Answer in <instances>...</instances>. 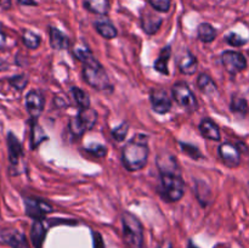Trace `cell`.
I'll return each mask as SVG.
<instances>
[{
	"label": "cell",
	"instance_id": "1",
	"mask_svg": "<svg viewBox=\"0 0 249 248\" xmlns=\"http://www.w3.org/2000/svg\"><path fill=\"white\" fill-rule=\"evenodd\" d=\"M148 159V147L146 138L139 134L136 138L129 141L123 148L122 162L129 172H138L142 169Z\"/></svg>",
	"mask_w": 249,
	"mask_h": 248
},
{
	"label": "cell",
	"instance_id": "2",
	"mask_svg": "<svg viewBox=\"0 0 249 248\" xmlns=\"http://www.w3.org/2000/svg\"><path fill=\"white\" fill-rule=\"evenodd\" d=\"M83 75H84L85 82L94 89L100 90V91H107L112 89L106 71L104 70L99 61L95 60L94 56L84 62Z\"/></svg>",
	"mask_w": 249,
	"mask_h": 248
},
{
	"label": "cell",
	"instance_id": "3",
	"mask_svg": "<svg viewBox=\"0 0 249 248\" xmlns=\"http://www.w3.org/2000/svg\"><path fill=\"white\" fill-rule=\"evenodd\" d=\"M123 223V238L128 248H142L143 230L140 220L129 212H124L122 215Z\"/></svg>",
	"mask_w": 249,
	"mask_h": 248
},
{
	"label": "cell",
	"instance_id": "4",
	"mask_svg": "<svg viewBox=\"0 0 249 248\" xmlns=\"http://www.w3.org/2000/svg\"><path fill=\"white\" fill-rule=\"evenodd\" d=\"M160 191L167 201H179L185 194L184 180L178 173L177 174H160Z\"/></svg>",
	"mask_w": 249,
	"mask_h": 248
},
{
	"label": "cell",
	"instance_id": "5",
	"mask_svg": "<svg viewBox=\"0 0 249 248\" xmlns=\"http://www.w3.org/2000/svg\"><path fill=\"white\" fill-rule=\"evenodd\" d=\"M97 121V113L92 108H80L79 113L71 118L70 130L74 136H82L87 130L94 128Z\"/></svg>",
	"mask_w": 249,
	"mask_h": 248
},
{
	"label": "cell",
	"instance_id": "6",
	"mask_svg": "<svg viewBox=\"0 0 249 248\" xmlns=\"http://www.w3.org/2000/svg\"><path fill=\"white\" fill-rule=\"evenodd\" d=\"M173 96H174L175 101L182 108L187 109V111H196L197 107H198V102H197L196 96H195V94L191 91V89H190L186 83H175L174 87H173Z\"/></svg>",
	"mask_w": 249,
	"mask_h": 248
},
{
	"label": "cell",
	"instance_id": "7",
	"mask_svg": "<svg viewBox=\"0 0 249 248\" xmlns=\"http://www.w3.org/2000/svg\"><path fill=\"white\" fill-rule=\"evenodd\" d=\"M24 208L27 215L34 220H41L46 214L53 212V207L48 202L34 197H24Z\"/></svg>",
	"mask_w": 249,
	"mask_h": 248
},
{
	"label": "cell",
	"instance_id": "8",
	"mask_svg": "<svg viewBox=\"0 0 249 248\" xmlns=\"http://www.w3.org/2000/svg\"><path fill=\"white\" fill-rule=\"evenodd\" d=\"M221 62H223L224 68L228 71L230 74H237L242 72L247 67V60L245 56L237 51H225L221 55Z\"/></svg>",
	"mask_w": 249,
	"mask_h": 248
},
{
	"label": "cell",
	"instance_id": "9",
	"mask_svg": "<svg viewBox=\"0 0 249 248\" xmlns=\"http://www.w3.org/2000/svg\"><path fill=\"white\" fill-rule=\"evenodd\" d=\"M151 105H152L153 111L158 114H165L172 108V100L169 95L162 88H156L151 91L150 95Z\"/></svg>",
	"mask_w": 249,
	"mask_h": 248
},
{
	"label": "cell",
	"instance_id": "10",
	"mask_svg": "<svg viewBox=\"0 0 249 248\" xmlns=\"http://www.w3.org/2000/svg\"><path fill=\"white\" fill-rule=\"evenodd\" d=\"M44 104H45V100H44L43 94L38 90H31L27 94L26 107L27 111H28V113L31 114L33 119L39 118V116H40L44 109Z\"/></svg>",
	"mask_w": 249,
	"mask_h": 248
},
{
	"label": "cell",
	"instance_id": "11",
	"mask_svg": "<svg viewBox=\"0 0 249 248\" xmlns=\"http://www.w3.org/2000/svg\"><path fill=\"white\" fill-rule=\"evenodd\" d=\"M162 17L158 16L155 12L150 11V10L145 9L141 12V27H142L143 32L147 33L148 35L157 33L162 26Z\"/></svg>",
	"mask_w": 249,
	"mask_h": 248
},
{
	"label": "cell",
	"instance_id": "12",
	"mask_svg": "<svg viewBox=\"0 0 249 248\" xmlns=\"http://www.w3.org/2000/svg\"><path fill=\"white\" fill-rule=\"evenodd\" d=\"M219 155L228 167H237L241 162V152L231 142L221 143L219 147Z\"/></svg>",
	"mask_w": 249,
	"mask_h": 248
},
{
	"label": "cell",
	"instance_id": "13",
	"mask_svg": "<svg viewBox=\"0 0 249 248\" xmlns=\"http://www.w3.org/2000/svg\"><path fill=\"white\" fill-rule=\"evenodd\" d=\"M1 238L11 248H29L26 236L15 229L2 231Z\"/></svg>",
	"mask_w": 249,
	"mask_h": 248
},
{
	"label": "cell",
	"instance_id": "14",
	"mask_svg": "<svg viewBox=\"0 0 249 248\" xmlns=\"http://www.w3.org/2000/svg\"><path fill=\"white\" fill-rule=\"evenodd\" d=\"M157 167L162 174H177L178 160L169 152H162L157 156Z\"/></svg>",
	"mask_w": 249,
	"mask_h": 248
},
{
	"label": "cell",
	"instance_id": "15",
	"mask_svg": "<svg viewBox=\"0 0 249 248\" xmlns=\"http://www.w3.org/2000/svg\"><path fill=\"white\" fill-rule=\"evenodd\" d=\"M7 148H9L10 163L12 165H17L19 163L22 155H23V150H22L21 142L12 131H9V134H7Z\"/></svg>",
	"mask_w": 249,
	"mask_h": 248
},
{
	"label": "cell",
	"instance_id": "16",
	"mask_svg": "<svg viewBox=\"0 0 249 248\" xmlns=\"http://www.w3.org/2000/svg\"><path fill=\"white\" fill-rule=\"evenodd\" d=\"M178 66H179V70L181 71V73L191 75L197 71L198 62H197V58L194 53H191L190 51H185L184 53L179 56Z\"/></svg>",
	"mask_w": 249,
	"mask_h": 248
},
{
	"label": "cell",
	"instance_id": "17",
	"mask_svg": "<svg viewBox=\"0 0 249 248\" xmlns=\"http://www.w3.org/2000/svg\"><path fill=\"white\" fill-rule=\"evenodd\" d=\"M199 131H201L202 135L206 139H208V140H220V130H219V126L216 125L212 119H202L201 124H199Z\"/></svg>",
	"mask_w": 249,
	"mask_h": 248
},
{
	"label": "cell",
	"instance_id": "18",
	"mask_svg": "<svg viewBox=\"0 0 249 248\" xmlns=\"http://www.w3.org/2000/svg\"><path fill=\"white\" fill-rule=\"evenodd\" d=\"M46 235V228L44 225L43 220H36L32 225L31 230V240L33 243L34 248H41L43 247L44 240H45Z\"/></svg>",
	"mask_w": 249,
	"mask_h": 248
},
{
	"label": "cell",
	"instance_id": "19",
	"mask_svg": "<svg viewBox=\"0 0 249 248\" xmlns=\"http://www.w3.org/2000/svg\"><path fill=\"white\" fill-rule=\"evenodd\" d=\"M49 33H50V44L55 50H63L70 46V40L67 36L58 31L55 27H50L49 28Z\"/></svg>",
	"mask_w": 249,
	"mask_h": 248
},
{
	"label": "cell",
	"instance_id": "20",
	"mask_svg": "<svg viewBox=\"0 0 249 248\" xmlns=\"http://www.w3.org/2000/svg\"><path fill=\"white\" fill-rule=\"evenodd\" d=\"M197 85H198V89L207 96H213L218 92V88H216L215 83L206 73L199 74L198 79H197Z\"/></svg>",
	"mask_w": 249,
	"mask_h": 248
},
{
	"label": "cell",
	"instance_id": "21",
	"mask_svg": "<svg viewBox=\"0 0 249 248\" xmlns=\"http://www.w3.org/2000/svg\"><path fill=\"white\" fill-rule=\"evenodd\" d=\"M170 55H172V50L170 46H165L162 51H160V57L155 62V70L157 72L162 73V74L168 75L169 74V70H168V61H169Z\"/></svg>",
	"mask_w": 249,
	"mask_h": 248
},
{
	"label": "cell",
	"instance_id": "22",
	"mask_svg": "<svg viewBox=\"0 0 249 248\" xmlns=\"http://www.w3.org/2000/svg\"><path fill=\"white\" fill-rule=\"evenodd\" d=\"M48 140V135L45 134L44 129L36 123V121L32 123L31 126V146L32 148H36L43 141Z\"/></svg>",
	"mask_w": 249,
	"mask_h": 248
},
{
	"label": "cell",
	"instance_id": "23",
	"mask_svg": "<svg viewBox=\"0 0 249 248\" xmlns=\"http://www.w3.org/2000/svg\"><path fill=\"white\" fill-rule=\"evenodd\" d=\"M84 5L89 11L97 15H107L109 10L108 0H84Z\"/></svg>",
	"mask_w": 249,
	"mask_h": 248
},
{
	"label": "cell",
	"instance_id": "24",
	"mask_svg": "<svg viewBox=\"0 0 249 248\" xmlns=\"http://www.w3.org/2000/svg\"><path fill=\"white\" fill-rule=\"evenodd\" d=\"M95 28L99 32L100 35L106 39H113L117 36V29L111 22L108 21H99L95 23Z\"/></svg>",
	"mask_w": 249,
	"mask_h": 248
},
{
	"label": "cell",
	"instance_id": "25",
	"mask_svg": "<svg viewBox=\"0 0 249 248\" xmlns=\"http://www.w3.org/2000/svg\"><path fill=\"white\" fill-rule=\"evenodd\" d=\"M197 33H198V38L201 39L203 43H211L215 39L216 36V31L212 24L209 23H201L197 29Z\"/></svg>",
	"mask_w": 249,
	"mask_h": 248
},
{
	"label": "cell",
	"instance_id": "26",
	"mask_svg": "<svg viewBox=\"0 0 249 248\" xmlns=\"http://www.w3.org/2000/svg\"><path fill=\"white\" fill-rule=\"evenodd\" d=\"M195 191H196V196L198 198V201L201 202L202 206H207L211 201V190L209 187L204 184L203 181H197L196 186H195Z\"/></svg>",
	"mask_w": 249,
	"mask_h": 248
},
{
	"label": "cell",
	"instance_id": "27",
	"mask_svg": "<svg viewBox=\"0 0 249 248\" xmlns=\"http://www.w3.org/2000/svg\"><path fill=\"white\" fill-rule=\"evenodd\" d=\"M71 94H72L75 104H77L80 108H88V107H90L89 95L85 91H83L82 89H79V88H72V89H71Z\"/></svg>",
	"mask_w": 249,
	"mask_h": 248
},
{
	"label": "cell",
	"instance_id": "28",
	"mask_svg": "<svg viewBox=\"0 0 249 248\" xmlns=\"http://www.w3.org/2000/svg\"><path fill=\"white\" fill-rule=\"evenodd\" d=\"M22 40H23V44L28 49H36L39 45H40V36L38 34H36L32 31H24L23 35H22Z\"/></svg>",
	"mask_w": 249,
	"mask_h": 248
},
{
	"label": "cell",
	"instance_id": "29",
	"mask_svg": "<svg viewBox=\"0 0 249 248\" xmlns=\"http://www.w3.org/2000/svg\"><path fill=\"white\" fill-rule=\"evenodd\" d=\"M231 109L235 113L246 114L248 111V102L247 100L240 96H233L231 100Z\"/></svg>",
	"mask_w": 249,
	"mask_h": 248
},
{
	"label": "cell",
	"instance_id": "30",
	"mask_svg": "<svg viewBox=\"0 0 249 248\" xmlns=\"http://www.w3.org/2000/svg\"><path fill=\"white\" fill-rule=\"evenodd\" d=\"M9 83L12 88H15L18 91H22L28 84V78H27L26 74H17L15 77L10 78Z\"/></svg>",
	"mask_w": 249,
	"mask_h": 248
},
{
	"label": "cell",
	"instance_id": "31",
	"mask_svg": "<svg viewBox=\"0 0 249 248\" xmlns=\"http://www.w3.org/2000/svg\"><path fill=\"white\" fill-rule=\"evenodd\" d=\"M128 130H129V124L126 123V122H124V123H122L118 128L113 129V131H112V136H113L117 141L121 142V141H123L124 139H125L126 134H128Z\"/></svg>",
	"mask_w": 249,
	"mask_h": 248
},
{
	"label": "cell",
	"instance_id": "32",
	"mask_svg": "<svg viewBox=\"0 0 249 248\" xmlns=\"http://www.w3.org/2000/svg\"><path fill=\"white\" fill-rule=\"evenodd\" d=\"M74 55L78 60L82 61L83 63L87 60H89L90 57H92L91 51L89 50L88 46H75L74 48Z\"/></svg>",
	"mask_w": 249,
	"mask_h": 248
},
{
	"label": "cell",
	"instance_id": "33",
	"mask_svg": "<svg viewBox=\"0 0 249 248\" xmlns=\"http://www.w3.org/2000/svg\"><path fill=\"white\" fill-rule=\"evenodd\" d=\"M151 6L160 12H167L170 9V0H148Z\"/></svg>",
	"mask_w": 249,
	"mask_h": 248
},
{
	"label": "cell",
	"instance_id": "34",
	"mask_svg": "<svg viewBox=\"0 0 249 248\" xmlns=\"http://www.w3.org/2000/svg\"><path fill=\"white\" fill-rule=\"evenodd\" d=\"M181 148L187 156H190V157L194 158V159H198V158L202 157V155H201V152H199L198 148L195 147V146H192V145H190V143L182 142L181 143Z\"/></svg>",
	"mask_w": 249,
	"mask_h": 248
},
{
	"label": "cell",
	"instance_id": "35",
	"mask_svg": "<svg viewBox=\"0 0 249 248\" xmlns=\"http://www.w3.org/2000/svg\"><path fill=\"white\" fill-rule=\"evenodd\" d=\"M226 41L230 44L231 46H242L246 44V39H243L242 36L238 35L237 33H230L226 36Z\"/></svg>",
	"mask_w": 249,
	"mask_h": 248
},
{
	"label": "cell",
	"instance_id": "36",
	"mask_svg": "<svg viewBox=\"0 0 249 248\" xmlns=\"http://www.w3.org/2000/svg\"><path fill=\"white\" fill-rule=\"evenodd\" d=\"M88 151L90 153H92V155L96 156V157H105L107 152V148L105 146L99 145V143H94L90 147H88Z\"/></svg>",
	"mask_w": 249,
	"mask_h": 248
},
{
	"label": "cell",
	"instance_id": "37",
	"mask_svg": "<svg viewBox=\"0 0 249 248\" xmlns=\"http://www.w3.org/2000/svg\"><path fill=\"white\" fill-rule=\"evenodd\" d=\"M92 237H94V248H105L104 241H102L101 235L99 232L92 233Z\"/></svg>",
	"mask_w": 249,
	"mask_h": 248
},
{
	"label": "cell",
	"instance_id": "38",
	"mask_svg": "<svg viewBox=\"0 0 249 248\" xmlns=\"http://www.w3.org/2000/svg\"><path fill=\"white\" fill-rule=\"evenodd\" d=\"M0 6L4 10H9L11 7V0H0Z\"/></svg>",
	"mask_w": 249,
	"mask_h": 248
},
{
	"label": "cell",
	"instance_id": "39",
	"mask_svg": "<svg viewBox=\"0 0 249 248\" xmlns=\"http://www.w3.org/2000/svg\"><path fill=\"white\" fill-rule=\"evenodd\" d=\"M21 5H32V6H36V0H17Z\"/></svg>",
	"mask_w": 249,
	"mask_h": 248
},
{
	"label": "cell",
	"instance_id": "40",
	"mask_svg": "<svg viewBox=\"0 0 249 248\" xmlns=\"http://www.w3.org/2000/svg\"><path fill=\"white\" fill-rule=\"evenodd\" d=\"M5 44H6V36H5V34L0 31V49L4 48Z\"/></svg>",
	"mask_w": 249,
	"mask_h": 248
},
{
	"label": "cell",
	"instance_id": "41",
	"mask_svg": "<svg viewBox=\"0 0 249 248\" xmlns=\"http://www.w3.org/2000/svg\"><path fill=\"white\" fill-rule=\"evenodd\" d=\"M158 248H173V246H172V243L169 242V241H164V242H162L160 245V247Z\"/></svg>",
	"mask_w": 249,
	"mask_h": 248
},
{
	"label": "cell",
	"instance_id": "42",
	"mask_svg": "<svg viewBox=\"0 0 249 248\" xmlns=\"http://www.w3.org/2000/svg\"><path fill=\"white\" fill-rule=\"evenodd\" d=\"M7 68V65L6 62H5L4 60H2L1 57H0V72H2V71H5Z\"/></svg>",
	"mask_w": 249,
	"mask_h": 248
},
{
	"label": "cell",
	"instance_id": "43",
	"mask_svg": "<svg viewBox=\"0 0 249 248\" xmlns=\"http://www.w3.org/2000/svg\"><path fill=\"white\" fill-rule=\"evenodd\" d=\"M187 248H198V247H197V246H195L192 242H190L189 246H187Z\"/></svg>",
	"mask_w": 249,
	"mask_h": 248
}]
</instances>
